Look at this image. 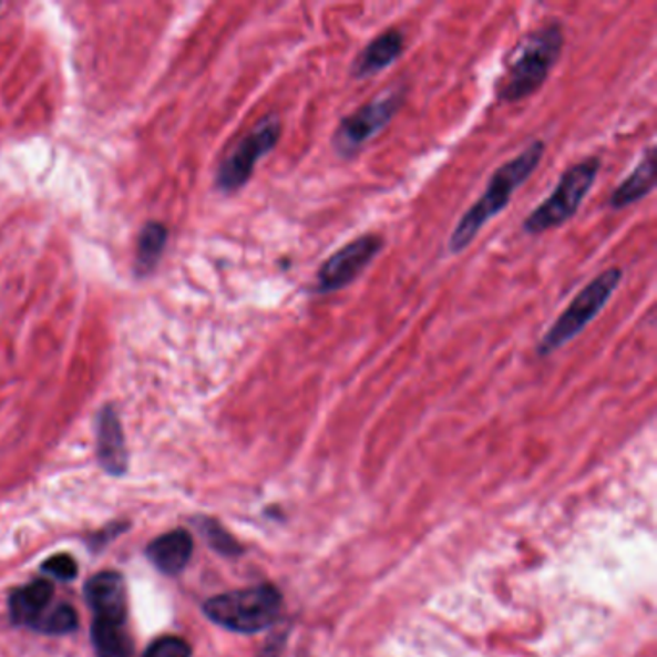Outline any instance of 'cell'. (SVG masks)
Returning a JSON list of instances; mask_svg holds the SVG:
<instances>
[{"label": "cell", "mask_w": 657, "mask_h": 657, "mask_svg": "<svg viewBox=\"0 0 657 657\" xmlns=\"http://www.w3.org/2000/svg\"><path fill=\"white\" fill-rule=\"evenodd\" d=\"M544 153H546V143L542 140H532L517 156L502 164L490 176L484 193L476 203L466 208L465 215L461 216V220L451 232L450 242H448L450 253L465 251L466 247L473 244L474 237L481 234V229L487 222L494 220L495 216L510 205L513 193L517 192L519 187L536 172L544 158Z\"/></svg>", "instance_id": "6da1fadb"}, {"label": "cell", "mask_w": 657, "mask_h": 657, "mask_svg": "<svg viewBox=\"0 0 657 657\" xmlns=\"http://www.w3.org/2000/svg\"><path fill=\"white\" fill-rule=\"evenodd\" d=\"M565 33L562 23L546 22L528 31L507 59L495 82V96L502 103H519L534 95L562 59Z\"/></svg>", "instance_id": "7a4b0ae2"}, {"label": "cell", "mask_w": 657, "mask_h": 657, "mask_svg": "<svg viewBox=\"0 0 657 657\" xmlns=\"http://www.w3.org/2000/svg\"><path fill=\"white\" fill-rule=\"evenodd\" d=\"M85 598L93 612L91 636L96 657H135L127 630V594L124 576L103 571L89 578Z\"/></svg>", "instance_id": "3957f363"}, {"label": "cell", "mask_w": 657, "mask_h": 657, "mask_svg": "<svg viewBox=\"0 0 657 657\" xmlns=\"http://www.w3.org/2000/svg\"><path fill=\"white\" fill-rule=\"evenodd\" d=\"M281 606L280 591L274 584H259L211 598L203 612L220 627L242 635H255L273 627L280 617Z\"/></svg>", "instance_id": "277c9868"}, {"label": "cell", "mask_w": 657, "mask_h": 657, "mask_svg": "<svg viewBox=\"0 0 657 657\" xmlns=\"http://www.w3.org/2000/svg\"><path fill=\"white\" fill-rule=\"evenodd\" d=\"M620 280H623V270L619 266H612L604 273H599L594 280L588 281L542 336V340L536 346L538 357H550L557 349L575 340L578 333L584 332V328L598 317L607 301L614 297Z\"/></svg>", "instance_id": "5b68a950"}, {"label": "cell", "mask_w": 657, "mask_h": 657, "mask_svg": "<svg viewBox=\"0 0 657 657\" xmlns=\"http://www.w3.org/2000/svg\"><path fill=\"white\" fill-rule=\"evenodd\" d=\"M602 158L596 155L586 156L583 161L563 172L550 197L542 201L523 222V229L528 236H542L550 229L560 228L578 213V208L596 184Z\"/></svg>", "instance_id": "8992f818"}, {"label": "cell", "mask_w": 657, "mask_h": 657, "mask_svg": "<svg viewBox=\"0 0 657 657\" xmlns=\"http://www.w3.org/2000/svg\"><path fill=\"white\" fill-rule=\"evenodd\" d=\"M281 137L278 114H266L255 126L229 148L216 171V187L222 193H236L251 179L257 164L276 148Z\"/></svg>", "instance_id": "52a82bcc"}, {"label": "cell", "mask_w": 657, "mask_h": 657, "mask_svg": "<svg viewBox=\"0 0 657 657\" xmlns=\"http://www.w3.org/2000/svg\"><path fill=\"white\" fill-rule=\"evenodd\" d=\"M406 101V89H392L386 95L377 96L361 104L357 111L340 120L332 135V147L343 158L355 156L367 143L382 132Z\"/></svg>", "instance_id": "ba28073f"}, {"label": "cell", "mask_w": 657, "mask_h": 657, "mask_svg": "<svg viewBox=\"0 0 657 657\" xmlns=\"http://www.w3.org/2000/svg\"><path fill=\"white\" fill-rule=\"evenodd\" d=\"M384 239L378 234H365L340 247L322 263L317 273L318 294H336L351 286L370 263L382 251Z\"/></svg>", "instance_id": "9c48e42d"}, {"label": "cell", "mask_w": 657, "mask_h": 657, "mask_svg": "<svg viewBox=\"0 0 657 657\" xmlns=\"http://www.w3.org/2000/svg\"><path fill=\"white\" fill-rule=\"evenodd\" d=\"M96 459L106 473L120 476L127 471L124 430L114 406H104L96 414Z\"/></svg>", "instance_id": "30bf717a"}, {"label": "cell", "mask_w": 657, "mask_h": 657, "mask_svg": "<svg viewBox=\"0 0 657 657\" xmlns=\"http://www.w3.org/2000/svg\"><path fill=\"white\" fill-rule=\"evenodd\" d=\"M406 51V33L398 28L382 31L380 35L362 47L361 52L355 57L351 75L355 80H365L384 72L392 66L396 60L401 59Z\"/></svg>", "instance_id": "8fae6325"}, {"label": "cell", "mask_w": 657, "mask_h": 657, "mask_svg": "<svg viewBox=\"0 0 657 657\" xmlns=\"http://www.w3.org/2000/svg\"><path fill=\"white\" fill-rule=\"evenodd\" d=\"M52 584L35 581L25 584L10 596V617L16 627L38 628L47 612L51 609Z\"/></svg>", "instance_id": "7c38bea8"}, {"label": "cell", "mask_w": 657, "mask_h": 657, "mask_svg": "<svg viewBox=\"0 0 657 657\" xmlns=\"http://www.w3.org/2000/svg\"><path fill=\"white\" fill-rule=\"evenodd\" d=\"M193 554L189 532L174 531L153 540L147 547V557L164 575H177L185 569Z\"/></svg>", "instance_id": "4fadbf2b"}, {"label": "cell", "mask_w": 657, "mask_h": 657, "mask_svg": "<svg viewBox=\"0 0 657 657\" xmlns=\"http://www.w3.org/2000/svg\"><path fill=\"white\" fill-rule=\"evenodd\" d=\"M656 153L654 147H648L644 153L643 161L636 164L635 171L630 172L623 182H620L615 192L609 195L607 205L614 211L630 207L638 201H643L646 195H650L656 187Z\"/></svg>", "instance_id": "5bb4252c"}, {"label": "cell", "mask_w": 657, "mask_h": 657, "mask_svg": "<svg viewBox=\"0 0 657 657\" xmlns=\"http://www.w3.org/2000/svg\"><path fill=\"white\" fill-rule=\"evenodd\" d=\"M168 228L163 222L148 220L141 228L135 251V276L147 278L155 273L158 260L163 257L164 247L168 244Z\"/></svg>", "instance_id": "9a60e30c"}, {"label": "cell", "mask_w": 657, "mask_h": 657, "mask_svg": "<svg viewBox=\"0 0 657 657\" xmlns=\"http://www.w3.org/2000/svg\"><path fill=\"white\" fill-rule=\"evenodd\" d=\"M75 628H78V614L74 607L57 606L47 612L35 630L44 635H70Z\"/></svg>", "instance_id": "2e32d148"}, {"label": "cell", "mask_w": 657, "mask_h": 657, "mask_svg": "<svg viewBox=\"0 0 657 657\" xmlns=\"http://www.w3.org/2000/svg\"><path fill=\"white\" fill-rule=\"evenodd\" d=\"M201 531L207 536L208 544L215 547L216 552H220L222 555L242 554V546L237 544L236 538H232L228 532L224 531L215 521L205 519L201 523Z\"/></svg>", "instance_id": "e0dca14e"}, {"label": "cell", "mask_w": 657, "mask_h": 657, "mask_svg": "<svg viewBox=\"0 0 657 657\" xmlns=\"http://www.w3.org/2000/svg\"><path fill=\"white\" fill-rule=\"evenodd\" d=\"M143 657H192V646L179 636H163L148 646Z\"/></svg>", "instance_id": "ac0fdd59"}, {"label": "cell", "mask_w": 657, "mask_h": 657, "mask_svg": "<svg viewBox=\"0 0 657 657\" xmlns=\"http://www.w3.org/2000/svg\"><path fill=\"white\" fill-rule=\"evenodd\" d=\"M43 571L59 581H74L78 576V563L72 555H52L51 560L43 563Z\"/></svg>", "instance_id": "d6986e66"}]
</instances>
